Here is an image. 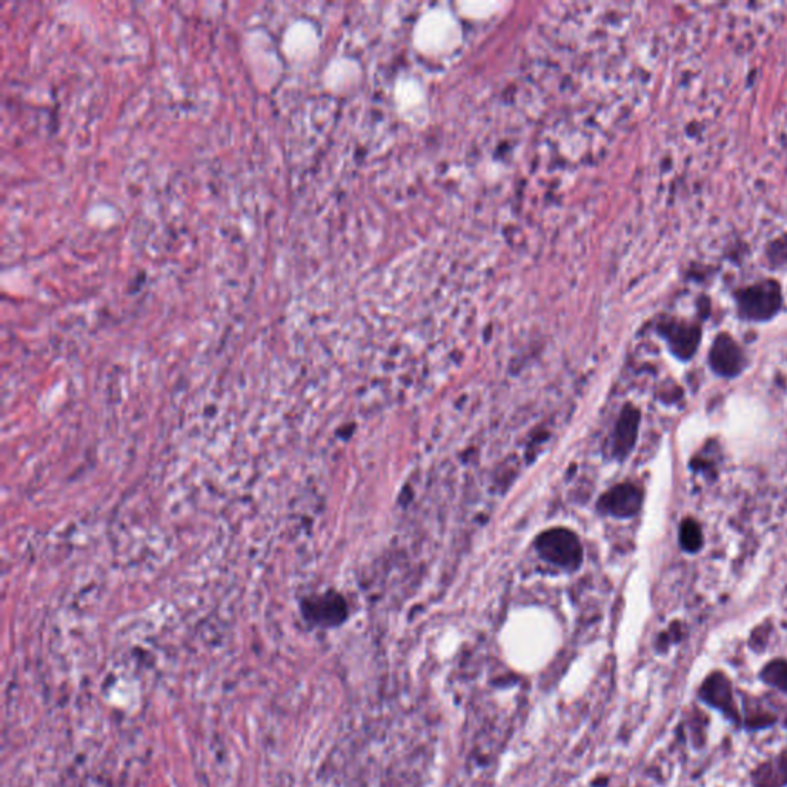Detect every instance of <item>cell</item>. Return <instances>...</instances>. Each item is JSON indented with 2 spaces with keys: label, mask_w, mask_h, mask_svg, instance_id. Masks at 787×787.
I'll return each mask as SVG.
<instances>
[{
  "label": "cell",
  "mask_w": 787,
  "mask_h": 787,
  "mask_svg": "<svg viewBox=\"0 0 787 787\" xmlns=\"http://www.w3.org/2000/svg\"><path fill=\"white\" fill-rule=\"evenodd\" d=\"M538 551L549 562L562 568H575L582 558V549L577 537L565 529H554L546 532L538 540Z\"/></svg>",
  "instance_id": "6da1fadb"
},
{
  "label": "cell",
  "mask_w": 787,
  "mask_h": 787,
  "mask_svg": "<svg viewBox=\"0 0 787 787\" xmlns=\"http://www.w3.org/2000/svg\"><path fill=\"white\" fill-rule=\"evenodd\" d=\"M709 362L718 376L723 377L738 376L746 366L740 346L732 340V337L724 336V334L715 340L711 354H709Z\"/></svg>",
  "instance_id": "7a4b0ae2"
},
{
  "label": "cell",
  "mask_w": 787,
  "mask_h": 787,
  "mask_svg": "<svg viewBox=\"0 0 787 787\" xmlns=\"http://www.w3.org/2000/svg\"><path fill=\"white\" fill-rule=\"evenodd\" d=\"M640 506V489L632 485L615 486L602 499V508L615 517H632Z\"/></svg>",
  "instance_id": "3957f363"
},
{
  "label": "cell",
  "mask_w": 787,
  "mask_h": 787,
  "mask_svg": "<svg viewBox=\"0 0 787 787\" xmlns=\"http://www.w3.org/2000/svg\"><path fill=\"white\" fill-rule=\"evenodd\" d=\"M700 694L704 700L723 711L724 714H728L732 720H738L737 709H735L734 698H732L731 683L723 674L711 675L701 688Z\"/></svg>",
  "instance_id": "277c9868"
},
{
  "label": "cell",
  "mask_w": 787,
  "mask_h": 787,
  "mask_svg": "<svg viewBox=\"0 0 787 787\" xmlns=\"http://www.w3.org/2000/svg\"><path fill=\"white\" fill-rule=\"evenodd\" d=\"M778 306L780 297L768 289H749V293L741 297V313L749 319H769L777 313Z\"/></svg>",
  "instance_id": "5b68a950"
},
{
  "label": "cell",
  "mask_w": 787,
  "mask_h": 787,
  "mask_svg": "<svg viewBox=\"0 0 787 787\" xmlns=\"http://www.w3.org/2000/svg\"><path fill=\"white\" fill-rule=\"evenodd\" d=\"M638 423H640V414L637 409L628 406L621 414L615 431V452L618 457H626L631 452L637 439Z\"/></svg>",
  "instance_id": "8992f818"
},
{
  "label": "cell",
  "mask_w": 787,
  "mask_h": 787,
  "mask_svg": "<svg viewBox=\"0 0 787 787\" xmlns=\"http://www.w3.org/2000/svg\"><path fill=\"white\" fill-rule=\"evenodd\" d=\"M698 339H700L698 329L689 328V326H683V328L678 326L669 334L672 351L683 360L691 359L694 356L695 349L698 346Z\"/></svg>",
  "instance_id": "52a82bcc"
},
{
  "label": "cell",
  "mask_w": 787,
  "mask_h": 787,
  "mask_svg": "<svg viewBox=\"0 0 787 787\" xmlns=\"http://www.w3.org/2000/svg\"><path fill=\"white\" fill-rule=\"evenodd\" d=\"M680 545L681 548L688 552L700 551L703 546V532L695 520L686 519L681 523L680 528Z\"/></svg>",
  "instance_id": "ba28073f"
},
{
  "label": "cell",
  "mask_w": 787,
  "mask_h": 787,
  "mask_svg": "<svg viewBox=\"0 0 787 787\" xmlns=\"http://www.w3.org/2000/svg\"><path fill=\"white\" fill-rule=\"evenodd\" d=\"M761 678L769 685L775 686L787 694V661H772L761 672Z\"/></svg>",
  "instance_id": "9c48e42d"
}]
</instances>
